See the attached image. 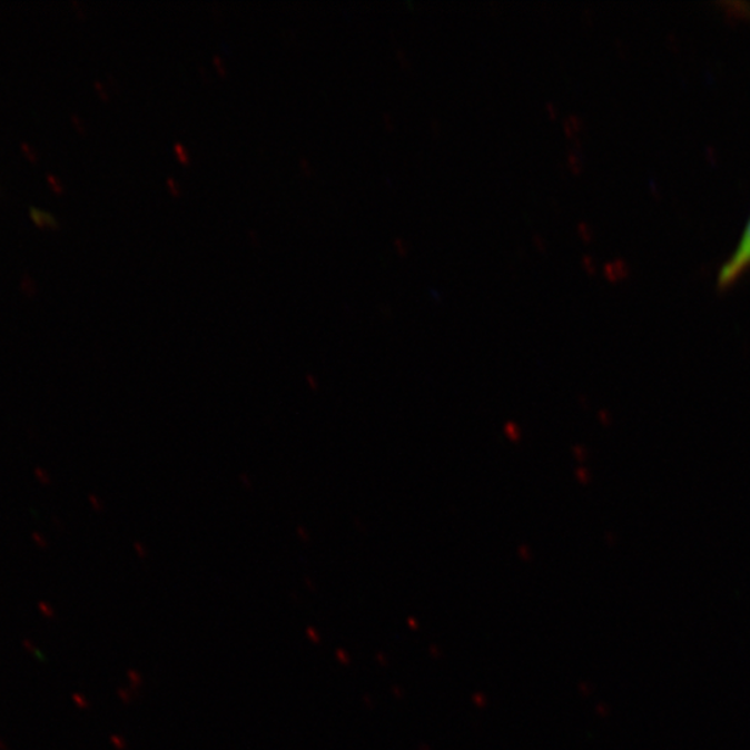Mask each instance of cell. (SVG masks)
Listing matches in <instances>:
<instances>
[{
  "mask_svg": "<svg viewBox=\"0 0 750 750\" xmlns=\"http://www.w3.org/2000/svg\"><path fill=\"white\" fill-rule=\"evenodd\" d=\"M750 266V218L748 220L746 229H743L742 237L740 243H738L737 248L732 251L730 259L727 260L721 267L718 277V285L720 289L730 287L732 283L736 282L738 277L747 270Z\"/></svg>",
  "mask_w": 750,
  "mask_h": 750,
  "instance_id": "cell-1",
  "label": "cell"
},
{
  "mask_svg": "<svg viewBox=\"0 0 750 750\" xmlns=\"http://www.w3.org/2000/svg\"><path fill=\"white\" fill-rule=\"evenodd\" d=\"M30 216L38 227L60 228L58 218H56L52 213L37 209V207L31 206Z\"/></svg>",
  "mask_w": 750,
  "mask_h": 750,
  "instance_id": "cell-2",
  "label": "cell"
},
{
  "mask_svg": "<svg viewBox=\"0 0 750 750\" xmlns=\"http://www.w3.org/2000/svg\"><path fill=\"white\" fill-rule=\"evenodd\" d=\"M580 126L579 117L570 115L568 119L564 120V131L569 137H573V134L576 132V127Z\"/></svg>",
  "mask_w": 750,
  "mask_h": 750,
  "instance_id": "cell-3",
  "label": "cell"
},
{
  "mask_svg": "<svg viewBox=\"0 0 750 750\" xmlns=\"http://www.w3.org/2000/svg\"><path fill=\"white\" fill-rule=\"evenodd\" d=\"M47 180L49 182L50 188L53 189V193H56V194H63L65 193V186H63V182L60 181V178H58L53 175H50V172H48Z\"/></svg>",
  "mask_w": 750,
  "mask_h": 750,
  "instance_id": "cell-4",
  "label": "cell"
},
{
  "mask_svg": "<svg viewBox=\"0 0 750 750\" xmlns=\"http://www.w3.org/2000/svg\"><path fill=\"white\" fill-rule=\"evenodd\" d=\"M21 150H22V152L26 154L28 159L33 161V164H36V161L39 160L38 150L36 148H33L32 145L27 144V142H21Z\"/></svg>",
  "mask_w": 750,
  "mask_h": 750,
  "instance_id": "cell-5",
  "label": "cell"
},
{
  "mask_svg": "<svg viewBox=\"0 0 750 750\" xmlns=\"http://www.w3.org/2000/svg\"><path fill=\"white\" fill-rule=\"evenodd\" d=\"M176 154L178 155V158L184 161V164H188L189 161V155L187 152V149L182 147L181 144L176 145Z\"/></svg>",
  "mask_w": 750,
  "mask_h": 750,
  "instance_id": "cell-6",
  "label": "cell"
},
{
  "mask_svg": "<svg viewBox=\"0 0 750 750\" xmlns=\"http://www.w3.org/2000/svg\"><path fill=\"white\" fill-rule=\"evenodd\" d=\"M569 164L571 169H574L575 171L580 169L579 158H576L574 152H569Z\"/></svg>",
  "mask_w": 750,
  "mask_h": 750,
  "instance_id": "cell-7",
  "label": "cell"
},
{
  "mask_svg": "<svg viewBox=\"0 0 750 750\" xmlns=\"http://www.w3.org/2000/svg\"><path fill=\"white\" fill-rule=\"evenodd\" d=\"M71 120L75 121V126L78 128L80 131H86V125H83L82 120L80 117H78L76 114L71 115Z\"/></svg>",
  "mask_w": 750,
  "mask_h": 750,
  "instance_id": "cell-8",
  "label": "cell"
},
{
  "mask_svg": "<svg viewBox=\"0 0 750 750\" xmlns=\"http://www.w3.org/2000/svg\"><path fill=\"white\" fill-rule=\"evenodd\" d=\"M546 108H547V110H550V114H551L552 116H556V108H555V105H553L552 102H547V103H546Z\"/></svg>",
  "mask_w": 750,
  "mask_h": 750,
  "instance_id": "cell-9",
  "label": "cell"
},
{
  "mask_svg": "<svg viewBox=\"0 0 750 750\" xmlns=\"http://www.w3.org/2000/svg\"><path fill=\"white\" fill-rule=\"evenodd\" d=\"M534 240H535L536 244H539V246H541V248H544V245H545L544 239H542L541 237L539 239V237H536V234H535Z\"/></svg>",
  "mask_w": 750,
  "mask_h": 750,
  "instance_id": "cell-10",
  "label": "cell"
}]
</instances>
